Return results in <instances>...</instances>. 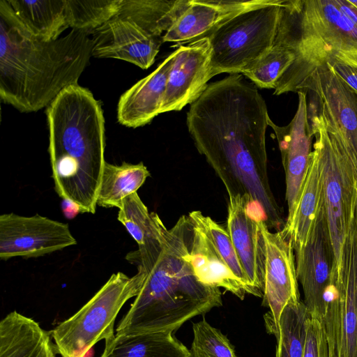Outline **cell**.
<instances>
[{"instance_id": "7", "label": "cell", "mask_w": 357, "mask_h": 357, "mask_svg": "<svg viewBox=\"0 0 357 357\" xmlns=\"http://www.w3.org/2000/svg\"><path fill=\"white\" fill-rule=\"evenodd\" d=\"M282 0L244 11L220 24L206 36L211 48V76L241 74L273 46Z\"/></svg>"}, {"instance_id": "12", "label": "cell", "mask_w": 357, "mask_h": 357, "mask_svg": "<svg viewBox=\"0 0 357 357\" xmlns=\"http://www.w3.org/2000/svg\"><path fill=\"white\" fill-rule=\"evenodd\" d=\"M294 252L297 279L304 295L303 303L311 317L324 323L326 294L335 266L324 197L305 244Z\"/></svg>"}, {"instance_id": "28", "label": "cell", "mask_w": 357, "mask_h": 357, "mask_svg": "<svg viewBox=\"0 0 357 357\" xmlns=\"http://www.w3.org/2000/svg\"><path fill=\"white\" fill-rule=\"evenodd\" d=\"M122 0H66L69 28L93 32L117 13Z\"/></svg>"}, {"instance_id": "34", "label": "cell", "mask_w": 357, "mask_h": 357, "mask_svg": "<svg viewBox=\"0 0 357 357\" xmlns=\"http://www.w3.org/2000/svg\"><path fill=\"white\" fill-rule=\"evenodd\" d=\"M356 357H357V354H356Z\"/></svg>"}, {"instance_id": "22", "label": "cell", "mask_w": 357, "mask_h": 357, "mask_svg": "<svg viewBox=\"0 0 357 357\" xmlns=\"http://www.w3.org/2000/svg\"><path fill=\"white\" fill-rule=\"evenodd\" d=\"M192 220L194 229L190 260L197 278L206 285L222 287L243 300L245 294H251L250 289L227 266L202 225Z\"/></svg>"}, {"instance_id": "24", "label": "cell", "mask_w": 357, "mask_h": 357, "mask_svg": "<svg viewBox=\"0 0 357 357\" xmlns=\"http://www.w3.org/2000/svg\"><path fill=\"white\" fill-rule=\"evenodd\" d=\"M172 331L114 334L105 340L100 357H190Z\"/></svg>"}, {"instance_id": "32", "label": "cell", "mask_w": 357, "mask_h": 357, "mask_svg": "<svg viewBox=\"0 0 357 357\" xmlns=\"http://www.w3.org/2000/svg\"><path fill=\"white\" fill-rule=\"evenodd\" d=\"M303 357H331L325 326L317 318L309 321Z\"/></svg>"}, {"instance_id": "4", "label": "cell", "mask_w": 357, "mask_h": 357, "mask_svg": "<svg viewBox=\"0 0 357 357\" xmlns=\"http://www.w3.org/2000/svg\"><path fill=\"white\" fill-rule=\"evenodd\" d=\"M48 152L54 189L80 213H95L105 160V119L86 88L71 85L47 107Z\"/></svg>"}, {"instance_id": "8", "label": "cell", "mask_w": 357, "mask_h": 357, "mask_svg": "<svg viewBox=\"0 0 357 357\" xmlns=\"http://www.w3.org/2000/svg\"><path fill=\"white\" fill-rule=\"evenodd\" d=\"M310 133L319 153L323 183L324 204L335 257L333 278L336 279L344 239L353 215L356 181L351 163L337 138L329 132L322 118L312 116Z\"/></svg>"}, {"instance_id": "17", "label": "cell", "mask_w": 357, "mask_h": 357, "mask_svg": "<svg viewBox=\"0 0 357 357\" xmlns=\"http://www.w3.org/2000/svg\"><path fill=\"white\" fill-rule=\"evenodd\" d=\"M247 195L229 196L227 230L231 237L250 286L256 296H263L265 248L259 219L250 211ZM263 219V218H262Z\"/></svg>"}, {"instance_id": "25", "label": "cell", "mask_w": 357, "mask_h": 357, "mask_svg": "<svg viewBox=\"0 0 357 357\" xmlns=\"http://www.w3.org/2000/svg\"><path fill=\"white\" fill-rule=\"evenodd\" d=\"M23 27L45 41L60 38L69 28L66 0H7Z\"/></svg>"}, {"instance_id": "3", "label": "cell", "mask_w": 357, "mask_h": 357, "mask_svg": "<svg viewBox=\"0 0 357 357\" xmlns=\"http://www.w3.org/2000/svg\"><path fill=\"white\" fill-rule=\"evenodd\" d=\"M194 224L181 216L164 229L161 253L130 309L120 320L116 334L174 331L195 316L222 305L219 288L197 278L190 260Z\"/></svg>"}, {"instance_id": "13", "label": "cell", "mask_w": 357, "mask_h": 357, "mask_svg": "<svg viewBox=\"0 0 357 357\" xmlns=\"http://www.w3.org/2000/svg\"><path fill=\"white\" fill-rule=\"evenodd\" d=\"M77 244L68 225L36 214L0 216V258L38 257Z\"/></svg>"}, {"instance_id": "30", "label": "cell", "mask_w": 357, "mask_h": 357, "mask_svg": "<svg viewBox=\"0 0 357 357\" xmlns=\"http://www.w3.org/2000/svg\"><path fill=\"white\" fill-rule=\"evenodd\" d=\"M188 215L199 223L213 242L216 250L232 273L251 291V294L256 296L255 291L250 286L231 237L223 227L217 223L211 217L204 215L199 211H193Z\"/></svg>"}, {"instance_id": "26", "label": "cell", "mask_w": 357, "mask_h": 357, "mask_svg": "<svg viewBox=\"0 0 357 357\" xmlns=\"http://www.w3.org/2000/svg\"><path fill=\"white\" fill-rule=\"evenodd\" d=\"M150 176L147 167L139 162L121 165L105 162L97 197V205L105 207H120L122 201L137 190Z\"/></svg>"}, {"instance_id": "23", "label": "cell", "mask_w": 357, "mask_h": 357, "mask_svg": "<svg viewBox=\"0 0 357 357\" xmlns=\"http://www.w3.org/2000/svg\"><path fill=\"white\" fill-rule=\"evenodd\" d=\"M322 202L321 162L318 151L313 147L307 172L294 212L281 230L282 234L291 242L294 251L305 244Z\"/></svg>"}, {"instance_id": "31", "label": "cell", "mask_w": 357, "mask_h": 357, "mask_svg": "<svg viewBox=\"0 0 357 357\" xmlns=\"http://www.w3.org/2000/svg\"><path fill=\"white\" fill-rule=\"evenodd\" d=\"M192 329L190 357H238L227 337L204 319L195 323Z\"/></svg>"}, {"instance_id": "16", "label": "cell", "mask_w": 357, "mask_h": 357, "mask_svg": "<svg viewBox=\"0 0 357 357\" xmlns=\"http://www.w3.org/2000/svg\"><path fill=\"white\" fill-rule=\"evenodd\" d=\"M169 70L161 113L180 111L204 91L211 76L212 48L207 36L180 45Z\"/></svg>"}, {"instance_id": "20", "label": "cell", "mask_w": 357, "mask_h": 357, "mask_svg": "<svg viewBox=\"0 0 357 357\" xmlns=\"http://www.w3.org/2000/svg\"><path fill=\"white\" fill-rule=\"evenodd\" d=\"M176 54L175 50L155 70L121 96L117 105L120 124L135 128L150 123L161 113L168 74Z\"/></svg>"}, {"instance_id": "6", "label": "cell", "mask_w": 357, "mask_h": 357, "mask_svg": "<svg viewBox=\"0 0 357 357\" xmlns=\"http://www.w3.org/2000/svg\"><path fill=\"white\" fill-rule=\"evenodd\" d=\"M146 275L142 269L132 277L122 272L112 274L75 314L50 331L57 354L61 357H85L98 342L113 336L119 311L138 294Z\"/></svg>"}, {"instance_id": "10", "label": "cell", "mask_w": 357, "mask_h": 357, "mask_svg": "<svg viewBox=\"0 0 357 357\" xmlns=\"http://www.w3.org/2000/svg\"><path fill=\"white\" fill-rule=\"evenodd\" d=\"M331 357L357 354V221L344 241L336 280L326 294L324 319Z\"/></svg>"}, {"instance_id": "14", "label": "cell", "mask_w": 357, "mask_h": 357, "mask_svg": "<svg viewBox=\"0 0 357 357\" xmlns=\"http://www.w3.org/2000/svg\"><path fill=\"white\" fill-rule=\"evenodd\" d=\"M91 36L93 56L123 60L144 70L154 63L163 43L162 37L155 36L121 6Z\"/></svg>"}, {"instance_id": "9", "label": "cell", "mask_w": 357, "mask_h": 357, "mask_svg": "<svg viewBox=\"0 0 357 357\" xmlns=\"http://www.w3.org/2000/svg\"><path fill=\"white\" fill-rule=\"evenodd\" d=\"M307 91L317 98L319 114L341 144L357 183V93L326 63L307 71L287 92Z\"/></svg>"}, {"instance_id": "19", "label": "cell", "mask_w": 357, "mask_h": 357, "mask_svg": "<svg viewBox=\"0 0 357 357\" xmlns=\"http://www.w3.org/2000/svg\"><path fill=\"white\" fill-rule=\"evenodd\" d=\"M272 0H189L183 13L163 36L165 42L195 40L229 19Z\"/></svg>"}, {"instance_id": "5", "label": "cell", "mask_w": 357, "mask_h": 357, "mask_svg": "<svg viewBox=\"0 0 357 357\" xmlns=\"http://www.w3.org/2000/svg\"><path fill=\"white\" fill-rule=\"evenodd\" d=\"M275 43L289 47L296 56L275 95L287 93L304 73L328 61L357 68V24L337 0H283Z\"/></svg>"}, {"instance_id": "29", "label": "cell", "mask_w": 357, "mask_h": 357, "mask_svg": "<svg viewBox=\"0 0 357 357\" xmlns=\"http://www.w3.org/2000/svg\"><path fill=\"white\" fill-rule=\"evenodd\" d=\"M289 47L274 43L273 47L260 59L241 73L257 86L275 89L276 83L295 60Z\"/></svg>"}, {"instance_id": "18", "label": "cell", "mask_w": 357, "mask_h": 357, "mask_svg": "<svg viewBox=\"0 0 357 357\" xmlns=\"http://www.w3.org/2000/svg\"><path fill=\"white\" fill-rule=\"evenodd\" d=\"M119 209V221L138 245V250L128 253L126 259L147 273L161 253L166 227L156 213L149 211L137 192L126 197Z\"/></svg>"}, {"instance_id": "11", "label": "cell", "mask_w": 357, "mask_h": 357, "mask_svg": "<svg viewBox=\"0 0 357 357\" xmlns=\"http://www.w3.org/2000/svg\"><path fill=\"white\" fill-rule=\"evenodd\" d=\"M259 225L265 248L262 305L269 308L264 315L265 326L278 340L282 310L289 303L301 300L295 252L281 231H271L262 218Z\"/></svg>"}, {"instance_id": "33", "label": "cell", "mask_w": 357, "mask_h": 357, "mask_svg": "<svg viewBox=\"0 0 357 357\" xmlns=\"http://www.w3.org/2000/svg\"><path fill=\"white\" fill-rule=\"evenodd\" d=\"M61 208L64 216L68 219H73L80 213L79 207L67 199H62Z\"/></svg>"}, {"instance_id": "1", "label": "cell", "mask_w": 357, "mask_h": 357, "mask_svg": "<svg viewBox=\"0 0 357 357\" xmlns=\"http://www.w3.org/2000/svg\"><path fill=\"white\" fill-rule=\"evenodd\" d=\"M266 102L242 74L208 84L190 104L188 132L197 151L225 185L229 196L247 195L250 210L269 229L285 224L268 174Z\"/></svg>"}, {"instance_id": "21", "label": "cell", "mask_w": 357, "mask_h": 357, "mask_svg": "<svg viewBox=\"0 0 357 357\" xmlns=\"http://www.w3.org/2000/svg\"><path fill=\"white\" fill-rule=\"evenodd\" d=\"M50 332L16 311L0 321V357H56Z\"/></svg>"}, {"instance_id": "2", "label": "cell", "mask_w": 357, "mask_h": 357, "mask_svg": "<svg viewBox=\"0 0 357 357\" xmlns=\"http://www.w3.org/2000/svg\"><path fill=\"white\" fill-rule=\"evenodd\" d=\"M89 33L71 29L45 41L21 24L7 0L0 1V98L20 112H35L78 80L92 56Z\"/></svg>"}, {"instance_id": "15", "label": "cell", "mask_w": 357, "mask_h": 357, "mask_svg": "<svg viewBox=\"0 0 357 357\" xmlns=\"http://www.w3.org/2000/svg\"><path fill=\"white\" fill-rule=\"evenodd\" d=\"M296 114L284 126L275 124L271 118L268 123L274 131L281 153L285 173V197L288 206L287 219L294 212L310 164L312 136L308 117L307 94L299 91Z\"/></svg>"}, {"instance_id": "27", "label": "cell", "mask_w": 357, "mask_h": 357, "mask_svg": "<svg viewBox=\"0 0 357 357\" xmlns=\"http://www.w3.org/2000/svg\"><path fill=\"white\" fill-rule=\"evenodd\" d=\"M311 315L303 301L289 303L282 310L276 357H303L307 328Z\"/></svg>"}]
</instances>
